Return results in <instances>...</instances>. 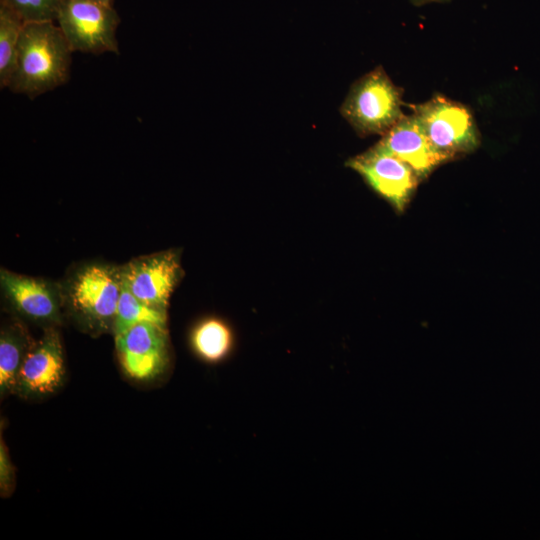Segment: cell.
Returning a JSON list of instances; mask_svg holds the SVG:
<instances>
[{
    "mask_svg": "<svg viewBox=\"0 0 540 540\" xmlns=\"http://www.w3.org/2000/svg\"><path fill=\"white\" fill-rule=\"evenodd\" d=\"M34 341L18 322L2 327L0 333V394L15 392L24 358Z\"/></svg>",
    "mask_w": 540,
    "mask_h": 540,
    "instance_id": "cell-13",
    "label": "cell"
},
{
    "mask_svg": "<svg viewBox=\"0 0 540 540\" xmlns=\"http://www.w3.org/2000/svg\"><path fill=\"white\" fill-rule=\"evenodd\" d=\"M402 94L377 67L353 83L340 112L360 136L384 135L404 116Z\"/></svg>",
    "mask_w": 540,
    "mask_h": 540,
    "instance_id": "cell-3",
    "label": "cell"
},
{
    "mask_svg": "<svg viewBox=\"0 0 540 540\" xmlns=\"http://www.w3.org/2000/svg\"><path fill=\"white\" fill-rule=\"evenodd\" d=\"M114 337L119 363L129 378L146 382L163 374L169 362L165 327L145 322Z\"/></svg>",
    "mask_w": 540,
    "mask_h": 540,
    "instance_id": "cell-7",
    "label": "cell"
},
{
    "mask_svg": "<svg viewBox=\"0 0 540 540\" xmlns=\"http://www.w3.org/2000/svg\"><path fill=\"white\" fill-rule=\"evenodd\" d=\"M377 145L410 165L422 181L449 162L433 147L413 114L404 115Z\"/></svg>",
    "mask_w": 540,
    "mask_h": 540,
    "instance_id": "cell-11",
    "label": "cell"
},
{
    "mask_svg": "<svg viewBox=\"0 0 540 540\" xmlns=\"http://www.w3.org/2000/svg\"><path fill=\"white\" fill-rule=\"evenodd\" d=\"M234 344L231 327L220 318H204L190 332L193 352L206 363L215 364L225 360L231 354Z\"/></svg>",
    "mask_w": 540,
    "mask_h": 540,
    "instance_id": "cell-12",
    "label": "cell"
},
{
    "mask_svg": "<svg viewBox=\"0 0 540 540\" xmlns=\"http://www.w3.org/2000/svg\"><path fill=\"white\" fill-rule=\"evenodd\" d=\"M411 107L433 147L448 161L471 153L480 145V134L467 106L435 95Z\"/></svg>",
    "mask_w": 540,
    "mask_h": 540,
    "instance_id": "cell-4",
    "label": "cell"
},
{
    "mask_svg": "<svg viewBox=\"0 0 540 540\" xmlns=\"http://www.w3.org/2000/svg\"><path fill=\"white\" fill-rule=\"evenodd\" d=\"M15 469L10 458L8 448L1 435L0 440V494L8 497L14 489Z\"/></svg>",
    "mask_w": 540,
    "mask_h": 540,
    "instance_id": "cell-17",
    "label": "cell"
},
{
    "mask_svg": "<svg viewBox=\"0 0 540 540\" xmlns=\"http://www.w3.org/2000/svg\"><path fill=\"white\" fill-rule=\"evenodd\" d=\"M346 166L364 181L397 212H403L422 181L414 169L377 144L350 158Z\"/></svg>",
    "mask_w": 540,
    "mask_h": 540,
    "instance_id": "cell-6",
    "label": "cell"
},
{
    "mask_svg": "<svg viewBox=\"0 0 540 540\" xmlns=\"http://www.w3.org/2000/svg\"><path fill=\"white\" fill-rule=\"evenodd\" d=\"M64 351L55 326L30 346L22 363L15 392L22 398L39 399L56 392L65 378Z\"/></svg>",
    "mask_w": 540,
    "mask_h": 540,
    "instance_id": "cell-8",
    "label": "cell"
},
{
    "mask_svg": "<svg viewBox=\"0 0 540 540\" xmlns=\"http://www.w3.org/2000/svg\"><path fill=\"white\" fill-rule=\"evenodd\" d=\"M145 322L166 328V309L143 302L133 295L123 282L114 317L112 334L115 336L137 324Z\"/></svg>",
    "mask_w": 540,
    "mask_h": 540,
    "instance_id": "cell-14",
    "label": "cell"
},
{
    "mask_svg": "<svg viewBox=\"0 0 540 540\" xmlns=\"http://www.w3.org/2000/svg\"><path fill=\"white\" fill-rule=\"evenodd\" d=\"M410 1L415 6H421V5H425V4H428V3H445V2H449L451 0H410Z\"/></svg>",
    "mask_w": 540,
    "mask_h": 540,
    "instance_id": "cell-18",
    "label": "cell"
},
{
    "mask_svg": "<svg viewBox=\"0 0 540 540\" xmlns=\"http://www.w3.org/2000/svg\"><path fill=\"white\" fill-rule=\"evenodd\" d=\"M122 283L121 267L85 264L61 286L63 309L91 335L112 332Z\"/></svg>",
    "mask_w": 540,
    "mask_h": 540,
    "instance_id": "cell-2",
    "label": "cell"
},
{
    "mask_svg": "<svg viewBox=\"0 0 540 540\" xmlns=\"http://www.w3.org/2000/svg\"><path fill=\"white\" fill-rule=\"evenodd\" d=\"M72 50L53 21L23 25L9 89L35 98L69 78Z\"/></svg>",
    "mask_w": 540,
    "mask_h": 540,
    "instance_id": "cell-1",
    "label": "cell"
},
{
    "mask_svg": "<svg viewBox=\"0 0 540 540\" xmlns=\"http://www.w3.org/2000/svg\"><path fill=\"white\" fill-rule=\"evenodd\" d=\"M72 52L118 53L120 17L112 5L95 0H62L57 20Z\"/></svg>",
    "mask_w": 540,
    "mask_h": 540,
    "instance_id": "cell-5",
    "label": "cell"
},
{
    "mask_svg": "<svg viewBox=\"0 0 540 540\" xmlns=\"http://www.w3.org/2000/svg\"><path fill=\"white\" fill-rule=\"evenodd\" d=\"M0 285L6 300L22 317L46 327L61 323V286L6 269L0 271Z\"/></svg>",
    "mask_w": 540,
    "mask_h": 540,
    "instance_id": "cell-9",
    "label": "cell"
},
{
    "mask_svg": "<svg viewBox=\"0 0 540 540\" xmlns=\"http://www.w3.org/2000/svg\"><path fill=\"white\" fill-rule=\"evenodd\" d=\"M95 1L103 3V4H107V5H112L113 3V0H95Z\"/></svg>",
    "mask_w": 540,
    "mask_h": 540,
    "instance_id": "cell-19",
    "label": "cell"
},
{
    "mask_svg": "<svg viewBox=\"0 0 540 540\" xmlns=\"http://www.w3.org/2000/svg\"><path fill=\"white\" fill-rule=\"evenodd\" d=\"M121 270L123 282L133 295L162 309H166L182 272L179 256L172 250L139 257Z\"/></svg>",
    "mask_w": 540,
    "mask_h": 540,
    "instance_id": "cell-10",
    "label": "cell"
},
{
    "mask_svg": "<svg viewBox=\"0 0 540 540\" xmlns=\"http://www.w3.org/2000/svg\"><path fill=\"white\" fill-rule=\"evenodd\" d=\"M62 0H0L3 5L18 15L24 23L57 20Z\"/></svg>",
    "mask_w": 540,
    "mask_h": 540,
    "instance_id": "cell-16",
    "label": "cell"
},
{
    "mask_svg": "<svg viewBox=\"0 0 540 540\" xmlns=\"http://www.w3.org/2000/svg\"><path fill=\"white\" fill-rule=\"evenodd\" d=\"M24 22L9 8L0 5V86L9 87L15 71L19 40Z\"/></svg>",
    "mask_w": 540,
    "mask_h": 540,
    "instance_id": "cell-15",
    "label": "cell"
}]
</instances>
